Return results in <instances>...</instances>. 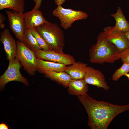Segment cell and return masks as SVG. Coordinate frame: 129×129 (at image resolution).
<instances>
[{
  "instance_id": "cell-26",
  "label": "cell",
  "mask_w": 129,
  "mask_h": 129,
  "mask_svg": "<svg viewBox=\"0 0 129 129\" xmlns=\"http://www.w3.org/2000/svg\"><path fill=\"white\" fill-rule=\"evenodd\" d=\"M9 128L5 123H2L0 124V129H8Z\"/></svg>"
},
{
  "instance_id": "cell-18",
  "label": "cell",
  "mask_w": 129,
  "mask_h": 129,
  "mask_svg": "<svg viewBox=\"0 0 129 129\" xmlns=\"http://www.w3.org/2000/svg\"><path fill=\"white\" fill-rule=\"evenodd\" d=\"M24 7V0H0V10L8 8L18 12L23 13Z\"/></svg>"
},
{
  "instance_id": "cell-28",
  "label": "cell",
  "mask_w": 129,
  "mask_h": 129,
  "mask_svg": "<svg viewBox=\"0 0 129 129\" xmlns=\"http://www.w3.org/2000/svg\"><path fill=\"white\" fill-rule=\"evenodd\" d=\"M124 75L126 76L128 78V79L129 80V73H127L126 74Z\"/></svg>"
},
{
  "instance_id": "cell-7",
  "label": "cell",
  "mask_w": 129,
  "mask_h": 129,
  "mask_svg": "<svg viewBox=\"0 0 129 129\" xmlns=\"http://www.w3.org/2000/svg\"><path fill=\"white\" fill-rule=\"evenodd\" d=\"M102 33L106 40L114 45L119 52L129 48V42L125 32L108 26L104 28Z\"/></svg>"
},
{
  "instance_id": "cell-11",
  "label": "cell",
  "mask_w": 129,
  "mask_h": 129,
  "mask_svg": "<svg viewBox=\"0 0 129 129\" xmlns=\"http://www.w3.org/2000/svg\"><path fill=\"white\" fill-rule=\"evenodd\" d=\"M0 42L3 44L6 59L9 61L14 59L16 54L17 43L8 29H5L1 32Z\"/></svg>"
},
{
  "instance_id": "cell-8",
  "label": "cell",
  "mask_w": 129,
  "mask_h": 129,
  "mask_svg": "<svg viewBox=\"0 0 129 129\" xmlns=\"http://www.w3.org/2000/svg\"><path fill=\"white\" fill-rule=\"evenodd\" d=\"M35 52L36 57L38 59L67 65H71L75 61L74 57L71 55L66 54L63 51L53 50L44 51L42 49Z\"/></svg>"
},
{
  "instance_id": "cell-25",
  "label": "cell",
  "mask_w": 129,
  "mask_h": 129,
  "mask_svg": "<svg viewBox=\"0 0 129 129\" xmlns=\"http://www.w3.org/2000/svg\"><path fill=\"white\" fill-rule=\"evenodd\" d=\"M66 0H54V2L57 5H61L64 3Z\"/></svg>"
},
{
  "instance_id": "cell-21",
  "label": "cell",
  "mask_w": 129,
  "mask_h": 129,
  "mask_svg": "<svg viewBox=\"0 0 129 129\" xmlns=\"http://www.w3.org/2000/svg\"><path fill=\"white\" fill-rule=\"evenodd\" d=\"M31 32L36 39L42 49L44 51L52 50L34 28H30Z\"/></svg>"
},
{
  "instance_id": "cell-16",
  "label": "cell",
  "mask_w": 129,
  "mask_h": 129,
  "mask_svg": "<svg viewBox=\"0 0 129 129\" xmlns=\"http://www.w3.org/2000/svg\"><path fill=\"white\" fill-rule=\"evenodd\" d=\"M46 77L48 78L67 87L70 82L72 80L69 75L64 71H46L43 73Z\"/></svg>"
},
{
  "instance_id": "cell-17",
  "label": "cell",
  "mask_w": 129,
  "mask_h": 129,
  "mask_svg": "<svg viewBox=\"0 0 129 129\" xmlns=\"http://www.w3.org/2000/svg\"><path fill=\"white\" fill-rule=\"evenodd\" d=\"M111 16L115 19L116 23L114 27L119 31L125 32L129 30V23L124 15L121 8L118 7L116 12Z\"/></svg>"
},
{
  "instance_id": "cell-23",
  "label": "cell",
  "mask_w": 129,
  "mask_h": 129,
  "mask_svg": "<svg viewBox=\"0 0 129 129\" xmlns=\"http://www.w3.org/2000/svg\"><path fill=\"white\" fill-rule=\"evenodd\" d=\"M42 1V0H33V2L35 3V4L33 9L38 10L41 5Z\"/></svg>"
},
{
  "instance_id": "cell-24",
  "label": "cell",
  "mask_w": 129,
  "mask_h": 129,
  "mask_svg": "<svg viewBox=\"0 0 129 129\" xmlns=\"http://www.w3.org/2000/svg\"><path fill=\"white\" fill-rule=\"evenodd\" d=\"M5 18L3 15L1 13L0 14V28L1 29L4 28L5 25L3 23Z\"/></svg>"
},
{
  "instance_id": "cell-5",
  "label": "cell",
  "mask_w": 129,
  "mask_h": 129,
  "mask_svg": "<svg viewBox=\"0 0 129 129\" xmlns=\"http://www.w3.org/2000/svg\"><path fill=\"white\" fill-rule=\"evenodd\" d=\"M17 49L16 57L21 65L31 75L33 76L37 71V59L35 52L19 40L16 41Z\"/></svg>"
},
{
  "instance_id": "cell-9",
  "label": "cell",
  "mask_w": 129,
  "mask_h": 129,
  "mask_svg": "<svg viewBox=\"0 0 129 129\" xmlns=\"http://www.w3.org/2000/svg\"><path fill=\"white\" fill-rule=\"evenodd\" d=\"M10 28L19 40L22 42L25 30L23 13L6 10Z\"/></svg>"
},
{
  "instance_id": "cell-3",
  "label": "cell",
  "mask_w": 129,
  "mask_h": 129,
  "mask_svg": "<svg viewBox=\"0 0 129 129\" xmlns=\"http://www.w3.org/2000/svg\"><path fill=\"white\" fill-rule=\"evenodd\" d=\"M34 28L53 50L63 51L65 44L64 34L57 24L47 21Z\"/></svg>"
},
{
  "instance_id": "cell-19",
  "label": "cell",
  "mask_w": 129,
  "mask_h": 129,
  "mask_svg": "<svg viewBox=\"0 0 129 129\" xmlns=\"http://www.w3.org/2000/svg\"><path fill=\"white\" fill-rule=\"evenodd\" d=\"M22 43L34 52L42 49L32 34L30 28L25 29Z\"/></svg>"
},
{
  "instance_id": "cell-22",
  "label": "cell",
  "mask_w": 129,
  "mask_h": 129,
  "mask_svg": "<svg viewBox=\"0 0 129 129\" xmlns=\"http://www.w3.org/2000/svg\"><path fill=\"white\" fill-rule=\"evenodd\" d=\"M118 55L123 63L125 62L129 64V48L119 52Z\"/></svg>"
},
{
  "instance_id": "cell-2",
  "label": "cell",
  "mask_w": 129,
  "mask_h": 129,
  "mask_svg": "<svg viewBox=\"0 0 129 129\" xmlns=\"http://www.w3.org/2000/svg\"><path fill=\"white\" fill-rule=\"evenodd\" d=\"M118 52L116 47L107 41L102 32H100L97 37L96 43L89 50V61L98 64L113 63L120 59Z\"/></svg>"
},
{
  "instance_id": "cell-13",
  "label": "cell",
  "mask_w": 129,
  "mask_h": 129,
  "mask_svg": "<svg viewBox=\"0 0 129 129\" xmlns=\"http://www.w3.org/2000/svg\"><path fill=\"white\" fill-rule=\"evenodd\" d=\"M66 66L64 71L68 73L72 80L84 79L87 64L81 61L75 62Z\"/></svg>"
},
{
  "instance_id": "cell-12",
  "label": "cell",
  "mask_w": 129,
  "mask_h": 129,
  "mask_svg": "<svg viewBox=\"0 0 129 129\" xmlns=\"http://www.w3.org/2000/svg\"><path fill=\"white\" fill-rule=\"evenodd\" d=\"M25 28H35L47 22L42 12L32 9L23 14Z\"/></svg>"
},
{
  "instance_id": "cell-20",
  "label": "cell",
  "mask_w": 129,
  "mask_h": 129,
  "mask_svg": "<svg viewBox=\"0 0 129 129\" xmlns=\"http://www.w3.org/2000/svg\"><path fill=\"white\" fill-rule=\"evenodd\" d=\"M128 72H129V64L124 62L122 66L117 69L113 74L112 77V79L114 81H117L121 77Z\"/></svg>"
},
{
  "instance_id": "cell-27",
  "label": "cell",
  "mask_w": 129,
  "mask_h": 129,
  "mask_svg": "<svg viewBox=\"0 0 129 129\" xmlns=\"http://www.w3.org/2000/svg\"><path fill=\"white\" fill-rule=\"evenodd\" d=\"M126 37L129 42V30L125 32Z\"/></svg>"
},
{
  "instance_id": "cell-6",
  "label": "cell",
  "mask_w": 129,
  "mask_h": 129,
  "mask_svg": "<svg viewBox=\"0 0 129 129\" xmlns=\"http://www.w3.org/2000/svg\"><path fill=\"white\" fill-rule=\"evenodd\" d=\"M21 66L20 62L16 58L9 61L7 69L0 77L1 89L4 88L5 84L11 81L21 82L26 86H28V81L22 76L20 72Z\"/></svg>"
},
{
  "instance_id": "cell-4",
  "label": "cell",
  "mask_w": 129,
  "mask_h": 129,
  "mask_svg": "<svg viewBox=\"0 0 129 129\" xmlns=\"http://www.w3.org/2000/svg\"><path fill=\"white\" fill-rule=\"evenodd\" d=\"M52 14L59 19L61 26L65 30L70 27L75 21L86 19L88 16L84 11L64 8L61 5H58L53 10Z\"/></svg>"
},
{
  "instance_id": "cell-15",
  "label": "cell",
  "mask_w": 129,
  "mask_h": 129,
  "mask_svg": "<svg viewBox=\"0 0 129 129\" xmlns=\"http://www.w3.org/2000/svg\"><path fill=\"white\" fill-rule=\"evenodd\" d=\"M67 87L69 94L77 96L87 94L89 90L87 84L84 79L72 80Z\"/></svg>"
},
{
  "instance_id": "cell-10",
  "label": "cell",
  "mask_w": 129,
  "mask_h": 129,
  "mask_svg": "<svg viewBox=\"0 0 129 129\" xmlns=\"http://www.w3.org/2000/svg\"><path fill=\"white\" fill-rule=\"evenodd\" d=\"M84 79L87 84L102 88L106 91L109 89L103 73L92 67L87 66Z\"/></svg>"
},
{
  "instance_id": "cell-14",
  "label": "cell",
  "mask_w": 129,
  "mask_h": 129,
  "mask_svg": "<svg viewBox=\"0 0 129 129\" xmlns=\"http://www.w3.org/2000/svg\"><path fill=\"white\" fill-rule=\"evenodd\" d=\"M37 70L42 73L46 71H64L66 65L63 64L37 59Z\"/></svg>"
},
{
  "instance_id": "cell-1",
  "label": "cell",
  "mask_w": 129,
  "mask_h": 129,
  "mask_svg": "<svg viewBox=\"0 0 129 129\" xmlns=\"http://www.w3.org/2000/svg\"><path fill=\"white\" fill-rule=\"evenodd\" d=\"M77 97L88 114L87 125L92 129H107L116 116L129 110V104L118 105L97 101L87 94Z\"/></svg>"
}]
</instances>
